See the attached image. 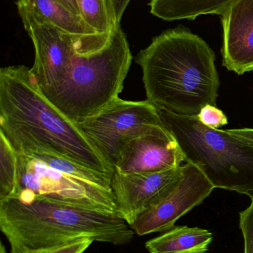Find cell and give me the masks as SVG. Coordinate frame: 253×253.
Wrapping results in <instances>:
<instances>
[{
  "mask_svg": "<svg viewBox=\"0 0 253 253\" xmlns=\"http://www.w3.org/2000/svg\"><path fill=\"white\" fill-rule=\"evenodd\" d=\"M197 117L202 124L212 129H219L228 124L227 116L216 105H207L203 107Z\"/></svg>",
  "mask_w": 253,
  "mask_h": 253,
  "instance_id": "d6986e66",
  "label": "cell"
},
{
  "mask_svg": "<svg viewBox=\"0 0 253 253\" xmlns=\"http://www.w3.org/2000/svg\"><path fill=\"white\" fill-rule=\"evenodd\" d=\"M61 4H63L64 6L69 9L71 11L77 14L80 15L79 13L78 5H77V1L76 0H57Z\"/></svg>",
  "mask_w": 253,
  "mask_h": 253,
  "instance_id": "603a6c76",
  "label": "cell"
},
{
  "mask_svg": "<svg viewBox=\"0 0 253 253\" xmlns=\"http://www.w3.org/2000/svg\"><path fill=\"white\" fill-rule=\"evenodd\" d=\"M77 126L114 170L124 144L154 126H163L160 109L150 101L118 99Z\"/></svg>",
  "mask_w": 253,
  "mask_h": 253,
  "instance_id": "52a82bcc",
  "label": "cell"
},
{
  "mask_svg": "<svg viewBox=\"0 0 253 253\" xmlns=\"http://www.w3.org/2000/svg\"><path fill=\"white\" fill-rule=\"evenodd\" d=\"M222 65L238 75L253 71V0H239L221 15Z\"/></svg>",
  "mask_w": 253,
  "mask_h": 253,
  "instance_id": "7c38bea8",
  "label": "cell"
},
{
  "mask_svg": "<svg viewBox=\"0 0 253 253\" xmlns=\"http://www.w3.org/2000/svg\"><path fill=\"white\" fill-rule=\"evenodd\" d=\"M17 156L19 181L13 198L34 196L118 212L111 177L56 155Z\"/></svg>",
  "mask_w": 253,
  "mask_h": 253,
  "instance_id": "8992f818",
  "label": "cell"
},
{
  "mask_svg": "<svg viewBox=\"0 0 253 253\" xmlns=\"http://www.w3.org/2000/svg\"><path fill=\"white\" fill-rule=\"evenodd\" d=\"M228 133L253 147V128H236L226 129Z\"/></svg>",
  "mask_w": 253,
  "mask_h": 253,
  "instance_id": "7402d4cb",
  "label": "cell"
},
{
  "mask_svg": "<svg viewBox=\"0 0 253 253\" xmlns=\"http://www.w3.org/2000/svg\"><path fill=\"white\" fill-rule=\"evenodd\" d=\"M239 0H152L150 12L165 21L196 19L202 15H222Z\"/></svg>",
  "mask_w": 253,
  "mask_h": 253,
  "instance_id": "9a60e30c",
  "label": "cell"
},
{
  "mask_svg": "<svg viewBox=\"0 0 253 253\" xmlns=\"http://www.w3.org/2000/svg\"><path fill=\"white\" fill-rule=\"evenodd\" d=\"M215 61L209 44L181 26L154 37L136 57L147 100L190 117L216 105L220 80Z\"/></svg>",
  "mask_w": 253,
  "mask_h": 253,
  "instance_id": "7a4b0ae2",
  "label": "cell"
},
{
  "mask_svg": "<svg viewBox=\"0 0 253 253\" xmlns=\"http://www.w3.org/2000/svg\"><path fill=\"white\" fill-rule=\"evenodd\" d=\"M251 198L250 206L239 213V227L245 242V253H253V195Z\"/></svg>",
  "mask_w": 253,
  "mask_h": 253,
  "instance_id": "ffe728a7",
  "label": "cell"
},
{
  "mask_svg": "<svg viewBox=\"0 0 253 253\" xmlns=\"http://www.w3.org/2000/svg\"><path fill=\"white\" fill-rule=\"evenodd\" d=\"M160 109L162 121L176 138L187 163L199 169L215 188L253 195V147L212 129L197 117Z\"/></svg>",
  "mask_w": 253,
  "mask_h": 253,
  "instance_id": "5b68a950",
  "label": "cell"
},
{
  "mask_svg": "<svg viewBox=\"0 0 253 253\" xmlns=\"http://www.w3.org/2000/svg\"><path fill=\"white\" fill-rule=\"evenodd\" d=\"M92 242H94L92 239H81L53 248L32 250L23 253H84L92 245ZM0 253H7L3 244L1 245Z\"/></svg>",
  "mask_w": 253,
  "mask_h": 253,
  "instance_id": "ac0fdd59",
  "label": "cell"
},
{
  "mask_svg": "<svg viewBox=\"0 0 253 253\" xmlns=\"http://www.w3.org/2000/svg\"><path fill=\"white\" fill-rule=\"evenodd\" d=\"M215 187L196 167L182 165L181 176L154 198L131 224L139 236L165 233L183 215L200 205Z\"/></svg>",
  "mask_w": 253,
  "mask_h": 253,
  "instance_id": "ba28073f",
  "label": "cell"
},
{
  "mask_svg": "<svg viewBox=\"0 0 253 253\" xmlns=\"http://www.w3.org/2000/svg\"><path fill=\"white\" fill-rule=\"evenodd\" d=\"M40 22L71 35L96 34L81 16L67 8L57 0H18Z\"/></svg>",
  "mask_w": 253,
  "mask_h": 253,
  "instance_id": "5bb4252c",
  "label": "cell"
},
{
  "mask_svg": "<svg viewBox=\"0 0 253 253\" xmlns=\"http://www.w3.org/2000/svg\"><path fill=\"white\" fill-rule=\"evenodd\" d=\"M212 238L205 229L178 226L150 239L145 246L150 253H205Z\"/></svg>",
  "mask_w": 253,
  "mask_h": 253,
  "instance_id": "4fadbf2b",
  "label": "cell"
},
{
  "mask_svg": "<svg viewBox=\"0 0 253 253\" xmlns=\"http://www.w3.org/2000/svg\"><path fill=\"white\" fill-rule=\"evenodd\" d=\"M132 61L120 25L109 34L77 36L63 77L47 99L73 123H81L118 99Z\"/></svg>",
  "mask_w": 253,
  "mask_h": 253,
  "instance_id": "277c9868",
  "label": "cell"
},
{
  "mask_svg": "<svg viewBox=\"0 0 253 253\" xmlns=\"http://www.w3.org/2000/svg\"><path fill=\"white\" fill-rule=\"evenodd\" d=\"M18 13L34 44V62L31 75L46 98L56 88L74 53L77 36L61 32L37 20L19 1Z\"/></svg>",
  "mask_w": 253,
  "mask_h": 253,
  "instance_id": "9c48e42d",
  "label": "cell"
},
{
  "mask_svg": "<svg viewBox=\"0 0 253 253\" xmlns=\"http://www.w3.org/2000/svg\"><path fill=\"white\" fill-rule=\"evenodd\" d=\"M0 133L17 154L56 155L112 178L114 169L44 96L25 65L0 70Z\"/></svg>",
  "mask_w": 253,
  "mask_h": 253,
  "instance_id": "6da1fadb",
  "label": "cell"
},
{
  "mask_svg": "<svg viewBox=\"0 0 253 253\" xmlns=\"http://www.w3.org/2000/svg\"><path fill=\"white\" fill-rule=\"evenodd\" d=\"M0 230L10 253L53 248L81 239L125 245L135 236L119 212L34 196L0 201Z\"/></svg>",
  "mask_w": 253,
  "mask_h": 253,
  "instance_id": "3957f363",
  "label": "cell"
},
{
  "mask_svg": "<svg viewBox=\"0 0 253 253\" xmlns=\"http://www.w3.org/2000/svg\"><path fill=\"white\" fill-rule=\"evenodd\" d=\"M131 0H106L110 16L114 28L120 25L125 10Z\"/></svg>",
  "mask_w": 253,
  "mask_h": 253,
  "instance_id": "44dd1931",
  "label": "cell"
},
{
  "mask_svg": "<svg viewBox=\"0 0 253 253\" xmlns=\"http://www.w3.org/2000/svg\"><path fill=\"white\" fill-rule=\"evenodd\" d=\"M79 13L98 34H109L114 29L106 0H76Z\"/></svg>",
  "mask_w": 253,
  "mask_h": 253,
  "instance_id": "e0dca14e",
  "label": "cell"
},
{
  "mask_svg": "<svg viewBox=\"0 0 253 253\" xmlns=\"http://www.w3.org/2000/svg\"><path fill=\"white\" fill-rule=\"evenodd\" d=\"M182 166L152 173L123 174L114 171L111 186L117 212L131 224L150 202L181 175Z\"/></svg>",
  "mask_w": 253,
  "mask_h": 253,
  "instance_id": "8fae6325",
  "label": "cell"
},
{
  "mask_svg": "<svg viewBox=\"0 0 253 253\" xmlns=\"http://www.w3.org/2000/svg\"><path fill=\"white\" fill-rule=\"evenodd\" d=\"M184 162L185 157L176 138L163 125L127 141L120 151L114 171L152 173L180 168Z\"/></svg>",
  "mask_w": 253,
  "mask_h": 253,
  "instance_id": "30bf717a",
  "label": "cell"
},
{
  "mask_svg": "<svg viewBox=\"0 0 253 253\" xmlns=\"http://www.w3.org/2000/svg\"><path fill=\"white\" fill-rule=\"evenodd\" d=\"M18 181L17 153L4 135L0 133V201L14 197Z\"/></svg>",
  "mask_w": 253,
  "mask_h": 253,
  "instance_id": "2e32d148",
  "label": "cell"
}]
</instances>
